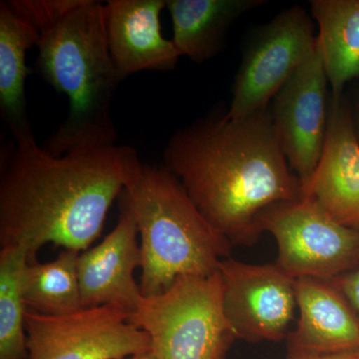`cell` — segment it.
Wrapping results in <instances>:
<instances>
[{"instance_id":"10","label":"cell","mask_w":359,"mask_h":359,"mask_svg":"<svg viewBox=\"0 0 359 359\" xmlns=\"http://www.w3.org/2000/svg\"><path fill=\"white\" fill-rule=\"evenodd\" d=\"M328 79L318 37L316 45L280 91L271 113L290 169L304 188L320 162L327 136Z\"/></svg>"},{"instance_id":"23","label":"cell","mask_w":359,"mask_h":359,"mask_svg":"<svg viewBox=\"0 0 359 359\" xmlns=\"http://www.w3.org/2000/svg\"><path fill=\"white\" fill-rule=\"evenodd\" d=\"M122 359H157L154 355V353H152V351H149V353L136 354V355L129 356V358H122Z\"/></svg>"},{"instance_id":"7","label":"cell","mask_w":359,"mask_h":359,"mask_svg":"<svg viewBox=\"0 0 359 359\" xmlns=\"http://www.w3.org/2000/svg\"><path fill=\"white\" fill-rule=\"evenodd\" d=\"M129 318L115 306L62 316L26 309L27 359H122L149 353L150 337Z\"/></svg>"},{"instance_id":"16","label":"cell","mask_w":359,"mask_h":359,"mask_svg":"<svg viewBox=\"0 0 359 359\" xmlns=\"http://www.w3.org/2000/svg\"><path fill=\"white\" fill-rule=\"evenodd\" d=\"M40 32L0 2V112L13 139L33 134L25 96L26 54L37 46Z\"/></svg>"},{"instance_id":"5","label":"cell","mask_w":359,"mask_h":359,"mask_svg":"<svg viewBox=\"0 0 359 359\" xmlns=\"http://www.w3.org/2000/svg\"><path fill=\"white\" fill-rule=\"evenodd\" d=\"M223 292L219 271L180 276L163 294L142 297L129 320L147 332L157 359H224L237 339L224 314Z\"/></svg>"},{"instance_id":"6","label":"cell","mask_w":359,"mask_h":359,"mask_svg":"<svg viewBox=\"0 0 359 359\" xmlns=\"http://www.w3.org/2000/svg\"><path fill=\"white\" fill-rule=\"evenodd\" d=\"M278 248L276 264L294 280H332L359 268V230L335 221L309 198L271 205L257 219Z\"/></svg>"},{"instance_id":"9","label":"cell","mask_w":359,"mask_h":359,"mask_svg":"<svg viewBox=\"0 0 359 359\" xmlns=\"http://www.w3.org/2000/svg\"><path fill=\"white\" fill-rule=\"evenodd\" d=\"M223 304L236 339L280 341L287 337L297 309L295 280L276 264L223 259Z\"/></svg>"},{"instance_id":"11","label":"cell","mask_w":359,"mask_h":359,"mask_svg":"<svg viewBox=\"0 0 359 359\" xmlns=\"http://www.w3.org/2000/svg\"><path fill=\"white\" fill-rule=\"evenodd\" d=\"M136 221L121 201V212L115 228L96 247L78 259V278L83 309L119 306L133 313L140 304V285L134 271L142 266Z\"/></svg>"},{"instance_id":"24","label":"cell","mask_w":359,"mask_h":359,"mask_svg":"<svg viewBox=\"0 0 359 359\" xmlns=\"http://www.w3.org/2000/svg\"><path fill=\"white\" fill-rule=\"evenodd\" d=\"M353 121H354V129H355L356 137H358V140L359 142V103L358 105V108H356L355 115L353 116Z\"/></svg>"},{"instance_id":"17","label":"cell","mask_w":359,"mask_h":359,"mask_svg":"<svg viewBox=\"0 0 359 359\" xmlns=\"http://www.w3.org/2000/svg\"><path fill=\"white\" fill-rule=\"evenodd\" d=\"M311 11L332 99L339 100L347 82L359 78V0H311Z\"/></svg>"},{"instance_id":"1","label":"cell","mask_w":359,"mask_h":359,"mask_svg":"<svg viewBox=\"0 0 359 359\" xmlns=\"http://www.w3.org/2000/svg\"><path fill=\"white\" fill-rule=\"evenodd\" d=\"M143 165L130 146L53 156L34 134L13 139L0 165V245H25L28 263L47 244L85 252Z\"/></svg>"},{"instance_id":"14","label":"cell","mask_w":359,"mask_h":359,"mask_svg":"<svg viewBox=\"0 0 359 359\" xmlns=\"http://www.w3.org/2000/svg\"><path fill=\"white\" fill-rule=\"evenodd\" d=\"M299 320L287 335L289 348L313 353L359 349V316L332 282L295 280Z\"/></svg>"},{"instance_id":"3","label":"cell","mask_w":359,"mask_h":359,"mask_svg":"<svg viewBox=\"0 0 359 359\" xmlns=\"http://www.w3.org/2000/svg\"><path fill=\"white\" fill-rule=\"evenodd\" d=\"M36 69L69 101L65 121L42 147L49 154L98 150L116 145L112 100L122 81L111 58L104 4H81L40 32Z\"/></svg>"},{"instance_id":"13","label":"cell","mask_w":359,"mask_h":359,"mask_svg":"<svg viewBox=\"0 0 359 359\" xmlns=\"http://www.w3.org/2000/svg\"><path fill=\"white\" fill-rule=\"evenodd\" d=\"M167 0H109L104 4L106 36L118 76L174 69L181 54L163 36L160 15Z\"/></svg>"},{"instance_id":"19","label":"cell","mask_w":359,"mask_h":359,"mask_svg":"<svg viewBox=\"0 0 359 359\" xmlns=\"http://www.w3.org/2000/svg\"><path fill=\"white\" fill-rule=\"evenodd\" d=\"M28 263L25 245L0 250V359H27L26 304L22 276Z\"/></svg>"},{"instance_id":"12","label":"cell","mask_w":359,"mask_h":359,"mask_svg":"<svg viewBox=\"0 0 359 359\" xmlns=\"http://www.w3.org/2000/svg\"><path fill=\"white\" fill-rule=\"evenodd\" d=\"M302 198L314 201L344 226L359 230V142L344 97L330 98L323 153Z\"/></svg>"},{"instance_id":"8","label":"cell","mask_w":359,"mask_h":359,"mask_svg":"<svg viewBox=\"0 0 359 359\" xmlns=\"http://www.w3.org/2000/svg\"><path fill=\"white\" fill-rule=\"evenodd\" d=\"M313 20L302 6L278 13L254 35L244 52L226 115L245 117L269 107L314 48Z\"/></svg>"},{"instance_id":"2","label":"cell","mask_w":359,"mask_h":359,"mask_svg":"<svg viewBox=\"0 0 359 359\" xmlns=\"http://www.w3.org/2000/svg\"><path fill=\"white\" fill-rule=\"evenodd\" d=\"M164 167L231 245H252L257 219L278 203L302 198L276 136L271 107L245 117L214 112L172 135Z\"/></svg>"},{"instance_id":"4","label":"cell","mask_w":359,"mask_h":359,"mask_svg":"<svg viewBox=\"0 0 359 359\" xmlns=\"http://www.w3.org/2000/svg\"><path fill=\"white\" fill-rule=\"evenodd\" d=\"M141 237L143 297L166 292L180 276H209L231 257L230 241L205 218L166 168L143 165L122 198Z\"/></svg>"},{"instance_id":"20","label":"cell","mask_w":359,"mask_h":359,"mask_svg":"<svg viewBox=\"0 0 359 359\" xmlns=\"http://www.w3.org/2000/svg\"><path fill=\"white\" fill-rule=\"evenodd\" d=\"M18 15L39 32L48 29L66 14L79 6L82 0H7Z\"/></svg>"},{"instance_id":"18","label":"cell","mask_w":359,"mask_h":359,"mask_svg":"<svg viewBox=\"0 0 359 359\" xmlns=\"http://www.w3.org/2000/svg\"><path fill=\"white\" fill-rule=\"evenodd\" d=\"M79 256L77 250L63 249L54 261L27 263L22 276L26 308L51 316L83 309L78 278Z\"/></svg>"},{"instance_id":"15","label":"cell","mask_w":359,"mask_h":359,"mask_svg":"<svg viewBox=\"0 0 359 359\" xmlns=\"http://www.w3.org/2000/svg\"><path fill=\"white\" fill-rule=\"evenodd\" d=\"M263 0H167L175 46L195 62L222 50L229 28L241 15L263 6Z\"/></svg>"},{"instance_id":"22","label":"cell","mask_w":359,"mask_h":359,"mask_svg":"<svg viewBox=\"0 0 359 359\" xmlns=\"http://www.w3.org/2000/svg\"><path fill=\"white\" fill-rule=\"evenodd\" d=\"M287 359H359V349L337 353H313L301 349L289 348Z\"/></svg>"},{"instance_id":"21","label":"cell","mask_w":359,"mask_h":359,"mask_svg":"<svg viewBox=\"0 0 359 359\" xmlns=\"http://www.w3.org/2000/svg\"><path fill=\"white\" fill-rule=\"evenodd\" d=\"M330 282L342 292L359 316V268Z\"/></svg>"}]
</instances>
